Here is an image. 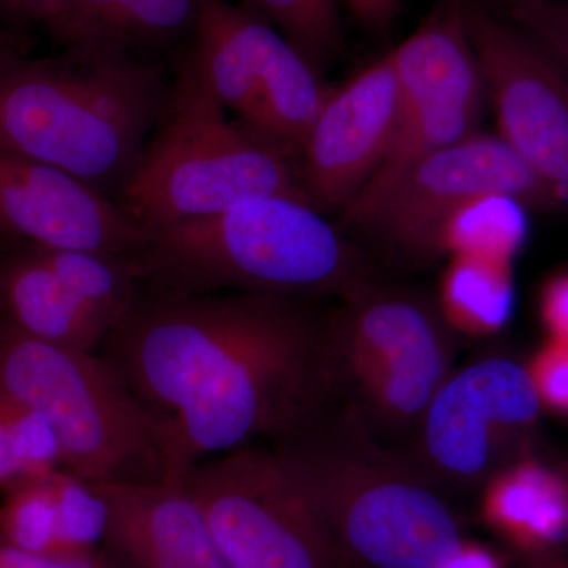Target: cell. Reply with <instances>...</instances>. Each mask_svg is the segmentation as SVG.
<instances>
[{
    "label": "cell",
    "instance_id": "obj_24",
    "mask_svg": "<svg viewBox=\"0 0 568 568\" xmlns=\"http://www.w3.org/2000/svg\"><path fill=\"white\" fill-rule=\"evenodd\" d=\"M0 13L22 32L39 26L63 48L77 43L69 0H0Z\"/></svg>",
    "mask_w": 568,
    "mask_h": 568
},
{
    "label": "cell",
    "instance_id": "obj_6",
    "mask_svg": "<svg viewBox=\"0 0 568 568\" xmlns=\"http://www.w3.org/2000/svg\"><path fill=\"white\" fill-rule=\"evenodd\" d=\"M0 388L37 410L61 467L89 484H170L166 439L100 353L40 342L0 321Z\"/></svg>",
    "mask_w": 568,
    "mask_h": 568
},
{
    "label": "cell",
    "instance_id": "obj_2",
    "mask_svg": "<svg viewBox=\"0 0 568 568\" xmlns=\"http://www.w3.org/2000/svg\"><path fill=\"white\" fill-rule=\"evenodd\" d=\"M162 67L129 44L80 41L55 58L0 61V149L59 168L118 200L166 104Z\"/></svg>",
    "mask_w": 568,
    "mask_h": 568
},
{
    "label": "cell",
    "instance_id": "obj_20",
    "mask_svg": "<svg viewBox=\"0 0 568 568\" xmlns=\"http://www.w3.org/2000/svg\"><path fill=\"white\" fill-rule=\"evenodd\" d=\"M54 469L26 474L0 488V537L36 555L74 558L62 540Z\"/></svg>",
    "mask_w": 568,
    "mask_h": 568
},
{
    "label": "cell",
    "instance_id": "obj_1",
    "mask_svg": "<svg viewBox=\"0 0 568 568\" xmlns=\"http://www.w3.org/2000/svg\"><path fill=\"white\" fill-rule=\"evenodd\" d=\"M315 302L138 287L100 354L162 426L170 484L203 459L294 435L336 405L328 313Z\"/></svg>",
    "mask_w": 568,
    "mask_h": 568
},
{
    "label": "cell",
    "instance_id": "obj_17",
    "mask_svg": "<svg viewBox=\"0 0 568 568\" xmlns=\"http://www.w3.org/2000/svg\"><path fill=\"white\" fill-rule=\"evenodd\" d=\"M515 312L510 263L457 254L440 283V315L469 335L503 331Z\"/></svg>",
    "mask_w": 568,
    "mask_h": 568
},
{
    "label": "cell",
    "instance_id": "obj_26",
    "mask_svg": "<svg viewBox=\"0 0 568 568\" xmlns=\"http://www.w3.org/2000/svg\"><path fill=\"white\" fill-rule=\"evenodd\" d=\"M126 0H69L77 43L95 39L123 40Z\"/></svg>",
    "mask_w": 568,
    "mask_h": 568
},
{
    "label": "cell",
    "instance_id": "obj_30",
    "mask_svg": "<svg viewBox=\"0 0 568 568\" xmlns=\"http://www.w3.org/2000/svg\"><path fill=\"white\" fill-rule=\"evenodd\" d=\"M443 568H504V566L503 560L491 549L465 540Z\"/></svg>",
    "mask_w": 568,
    "mask_h": 568
},
{
    "label": "cell",
    "instance_id": "obj_14",
    "mask_svg": "<svg viewBox=\"0 0 568 568\" xmlns=\"http://www.w3.org/2000/svg\"><path fill=\"white\" fill-rule=\"evenodd\" d=\"M0 321L50 345L100 353L114 323L73 293L32 244L0 245Z\"/></svg>",
    "mask_w": 568,
    "mask_h": 568
},
{
    "label": "cell",
    "instance_id": "obj_4",
    "mask_svg": "<svg viewBox=\"0 0 568 568\" xmlns=\"http://www.w3.org/2000/svg\"><path fill=\"white\" fill-rule=\"evenodd\" d=\"M140 286L186 294L339 297L368 290L349 241L308 201L268 196L151 230L130 257Z\"/></svg>",
    "mask_w": 568,
    "mask_h": 568
},
{
    "label": "cell",
    "instance_id": "obj_8",
    "mask_svg": "<svg viewBox=\"0 0 568 568\" xmlns=\"http://www.w3.org/2000/svg\"><path fill=\"white\" fill-rule=\"evenodd\" d=\"M489 193L558 203L555 190L500 136L474 133L399 175L375 200L343 209V224L416 253L439 250L447 220Z\"/></svg>",
    "mask_w": 568,
    "mask_h": 568
},
{
    "label": "cell",
    "instance_id": "obj_18",
    "mask_svg": "<svg viewBox=\"0 0 568 568\" xmlns=\"http://www.w3.org/2000/svg\"><path fill=\"white\" fill-rule=\"evenodd\" d=\"M480 108L474 104H436L402 115L375 173L347 205L375 200L420 160L477 133Z\"/></svg>",
    "mask_w": 568,
    "mask_h": 568
},
{
    "label": "cell",
    "instance_id": "obj_16",
    "mask_svg": "<svg viewBox=\"0 0 568 568\" xmlns=\"http://www.w3.org/2000/svg\"><path fill=\"white\" fill-rule=\"evenodd\" d=\"M480 515L519 556L559 551L568 540V477L536 459L511 463L485 485Z\"/></svg>",
    "mask_w": 568,
    "mask_h": 568
},
{
    "label": "cell",
    "instance_id": "obj_28",
    "mask_svg": "<svg viewBox=\"0 0 568 568\" xmlns=\"http://www.w3.org/2000/svg\"><path fill=\"white\" fill-rule=\"evenodd\" d=\"M541 316L551 339L568 343V275L558 276L545 287Z\"/></svg>",
    "mask_w": 568,
    "mask_h": 568
},
{
    "label": "cell",
    "instance_id": "obj_10",
    "mask_svg": "<svg viewBox=\"0 0 568 568\" xmlns=\"http://www.w3.org/2000/svg\"><path fill=\"white\" fill-rule=\"evenodd\" d=\"M466 26L500 138L568 203V73L528 32L466 0Z\"/></svg>",
    "mask_w": 568,
    "mask_h": 568
},
{
    "label": "cell",
    "instance_id": "obj_5",
    "mask_svg": "<svg viewBox=\"0 0 568 568\" xmlns=\"http://www.w3.org/2000/svg\"><path fill=\"white\" fill-rule=\"evenodd\" d=\"M268 196L306 201L297 168L230 122L183 59L136 171L115 201L151 231Z\"/></svg>",
    "mask_w": 568,
    "mask_h": 568
},
{
    "label": "cell",
    "instance_id": "obj_31",
    "mask_svg": "<svg viewBox=\"0 0 568 568\" xmlns=\"http://www.w3.org/2000/svg\"><path fill=\"white\" fill-rule=\"evenodd\" d=\"M28 33L14 28L2 13H0V61L14 54H28Z\"/></svg>",
    "mask_w": 568,
    "mask_h": 568
},
{
    "label": "cell",
    "instance_id": "obj_12",
    "mask_svg": "<svg viewBox=\"0 0 568 568\" xmlns=\"http://www.w3.org/2000/svg\"><path fill=\"white\" fill-rule=\"evenodd\" d=\"M399 118L390 52L328 93L297 162L306 201L343 211L364 189L390 144Z\"/></svg>",
    "mask_w": 568,
    "mask_h": 568
},
{
    "label": "cell",
    "instance_id": "obj_23",
    "mask_svg": "<svg viewBox=\"0 0 568 568\" xmlns=\"http://www.w3.org/2000/svg\"><path fill=\"white\" fill-rule=\"evenodd\" d=\"M507 9L511 21L537 40L568 73V2L514 0Z\"/></svg>",
    "mask_w": 568,
    "mask_h": 568
},
{
    "label": "cell",
    "instance_id": "obj_25",
    "mask_svg": "<svg viewBox=\"0 0 568 568\" xmlns=\"http://www.w3.org/2000/svg\"><path fill=\"white\" fill-rule=\"evenodd\" d=\"M528 369L541 406L568 417V343L549 339Z\"/></svg>",
    "mask_w": 568,
    "mask_h": 568
},
{
    "label": "cell",
    "instance_id": "obj_13",
    "mask_svg": "<svg viewBox=\"0 0 568 568\" xmlns=\"http://www.w3.org/2000/svg\"><path fill=\"white\" fill-rule=\"evenodd\" d=\"M92 485L106 504L100 549L112 568H230L181 484Z\"/></svg>",
    "mask_w": 568,
    "mask_h": 568
},
{
    "label": "cell",
    "instance_id": "obj_22",
    "mask_svg": "<svg viewBox=\"0 0 568 568\" xmlns=\"http://www.w3.org/2000/svg\"><path fill=\"white\" fill-rule=\"evenodd\" d=\"M317 70L343 50L336 0H250Z\"/></svg>",
    "mask_w": 568,
    "mask_h": 568
},
{
    "label": "cell",
    "instance_id": "obj_27",
    "mask_svg": "<svg viewBox=\"0 0 568 568\" xmlns=\"http://www.w3.org/2000/svg\"><path fill=\"white\" fill-rule=\"evenodd\" d=\"M0 568H112L102 549L85 558H51L14 547L0 537Z\"/></svg>",
    "mask_w": 568,
    "mask_h": 568
},
{
    "label": "cell",
    "instance_id": "obj_7",
    "mask_svg": "<svg viewBox=\"0 0 568 568\" xmlns=\"http://www.w3.org/2000/svg\"><path fill=\"white\" fill-rule=\"evenodd\" d=\"M179 484L203 510L230 568H342L331 538L274 452L203 459Z\"/></svg>",
    "mask_w": 568,
    "mask_h": 568
},
{
    "label": "cell",
    "instance_id": "obj_29",
    "mask_svg": "<svg viewBox=\"0 0 568 568\" xmlns=\"http://www.w3.org/2000/svg\"><path fill=\"white\" fill-rule=\"evenodd\" d=\"M355 20L373 31H383L394 21L402 0H346Z\"/></svg>",
    "mask_w": 568,
    "mask_h": 568
},
{
    "label": "cell",
    "instance_id": "obj_33",
    "mask_svg": "<svg viewBox=\"0 0 568 568\" xmlns=\"http://www.w3.org/2000/svg\"><path fill=\"white\" fill-rule=\"evenodd\" d=\"M478 2L485 3V6H488V2H493V0H478ZM495 2L506 3V6H508V3L514 2V0H495Z\"/></svg>",
    "mask_w": 568,
    "mask_h": 568
},
{
    "label": "cell",
    "instance_id": "obj_11",
    "mask_svg": "<svg viewBox=\"0 0 568 568\" xmlns=\"http://www.w3.org/2000/svg\"><path fill=\"white\" fill-rule=\"evenodd\" d=\"M149 231L118 201L59 168L0 149V245L132 257Z\"/></svg>",
    "mask_w": 568,
    "mask_h": 568
},
{
    "label": "cell",
    "instance_id": "obj_21",
    "mask_svg": "<svg viewBox=\"0 0 568 568\" xmlns=\"http://www.w3.org/2000/svg\"><path fill=\"white\" fill-rule=\"evenodd\" d=\"M54 467H61V447L47 418L0 388V488Z\"/></svg>",
    "mask_w": 568,
    "mask_h": 568
},
{
    "label": "cell",
    "instance_id": "obj_3",
    "mask_svg": "<svg viewBox=\"0 0 568 568\" xmlns=\"http://www.w3.org/2000/svg\"><path fill=\"white\" fill-rule=\"evenodd\" d=\"M268 447L315 511L342 568H443L465 541L432 484L347 407L332 406Z\"/></svg>",
    "mask_w": 568,
    "mask_h": 568
},
{
    "label": "cell",
    "instance_id": "obj_19",
    "mask_svg": "<svg viewBox=\"0 0 568 568\" xmlns=\"http://www.w3.org/2000/svg\"><path fill=\"white\" fill-rule=\"evenodd\" d=\"M526 203L510 194L489 193L463 205L444 224L439 250L510 263L529 237Z\"/></svg>",
    "mask_w": 568,
    "mask_h": 568
},
{
    "label": "cell",
    "instance_id": "obj_9",
    "mask_svg": "<svg viewBox=\"0 0 568 568\" xmlns=\"http://www.w3.org/2000/svg\"><path fill=\"white\" fill-rule=\"evenodd\" d=\"M541 407L529 369L510 358H481L452 372L418 425L414 469L432 485L480 484L499 470Z\"/></svg>",
    "mask_w": 568,
    "mask_h": 568
},
{
    "label": "cell",
    "instance_id": "obj_15",
    "mask_svg": "<svg viewBox=\"0 0 568 568\" xmlns=\"http://www.w3.org/2000/svg\"><path fill=\"white\" fill-rule=\"evenodd\" d=\"M465 9L466 0H444L413 36L388 51L398 81L399 118L436 104L481 106L487 92Z\"/></svg>",
    "mask_w": 568,
    "mask_h": 568
},
{
    "label": "cell",
    "instance_id": "obj_32",
    "mask_svg": "<svg viewBox=\"0 0 568 568\" xmlns=\"http://www.w3.org/2000/svg\"><path fill=\"white\" fill-rule=\"evenodd\" d=\"M523 568H568V562L559 551L540 552V555L521 556Z\"/></svg>",
    "mask_w": 568,
    "mask_h": 568
}]
</instances>
